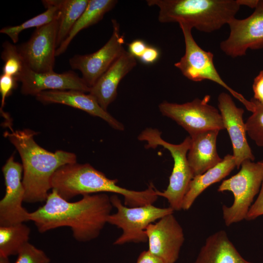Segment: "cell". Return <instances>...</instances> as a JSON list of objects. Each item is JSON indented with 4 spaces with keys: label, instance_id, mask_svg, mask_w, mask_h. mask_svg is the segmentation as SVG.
Here are the masks:
<instances>
[{
    "label": "cell",
    "instance_id": "cell-1",
    "mask_svg": "<svg viewBox=\"0 0 263 263\" xmlns=\"http://www.w3.org/2000/svg\"><path fill=\"white\" fill-rule=\"evenodd\" d=\"M113 207L110 197L105 193L84 195L80 200L72 202L52 189L45 204L29 212V221L41 233L69 227L75 240L87 242L99 236Z\"/></svg>",
    "mask_w": 263,
    "mask_h": 263
},
{
    "label": "cell",
    "instance_id": "cell-2",
    "mask_svg": "<svg viewBox=\"0 0 263 263\" xmlns=\"http://www.w3.org/2000/svg\"><path fill=\"white\" fill-rule=\"evenodd\" d=\"M37 132L30 129L5 132L3 135L14 146L22 161V183L25 189L24 202L45 201L52 189L55 172L61 167L76 163L72 152L57 150L52 152L39 146L35 141Z\"/></svg>",
    "mask_w": 263,
    "mask_h": 263
},
{
    "label": "cell",
    "instance_id": "cell-3",
    "mask_svg": "<svg viewBox=\"0 0 263 263\" xmlns=\"http://www.w3.org/2000/svg\"><path fill=\"white\" fill-rule=\"evenodd\" d=\"M159 8L158 20L188 25L210 33L235 18L240 5L237 0H147Z\"/></svg>",
    "mask_w": 263,
    "mask_h": 263
},
{
    "label": "cell",
    "instance_id": "cell-4",
    "mask_svg": "<svg viewBox=\"0 0 263 263\" xmlns=\"http://www.w3.org/2000/svg\"><path fill=\"white\" fill-rule=\"evenodd\" d=\"M117 182V179L108 178L89 164L75 163L59 168L52 177L51 187L67 201L79 195L110 192L121 195L125 203L134 201L136 191L118 186Z\"/></svg>",
    "mask_w": 263,
    "mask_h": 263
},
{
    "label": "cell",
    "instance_id": "cell-5",
    "mask_svg": "<svg viewBox=\"0 0 263 263\" xmlns=\"http://www.w3.org/2000/svg\"><path fill=\"white\" fill-rule=\"evenodd\" d=\"M161 135V132L157 129L148 128L141 132L138 139L147 143L145 145L147 149L160 146L170 152L174 164L169 183L165 190L161 191L157 189L156 194L158 197L166 198L174 211H178L182 209L184 197L194 176L187 158L191 138L188 136L180 144H173L165 141Z\"/></svg>",
    "mask_w": 263,
    "mask_h": 263
},
{
    "label": "cell",
    "instance_id": "cell-6",
    "mask_svg": "<svg viewBox=\"0 0 263 263\" xmlns=\"http://www.w3.org/2000/svg\"><path fill=\"white\" fill-rule=\"evenodd\" d=\"M241 167L237 173L224 180L217 189L219 192L231 191L234 196L231 206L222 207L223 217L226 226L246 219L263 180V168L260 162L246 160Z\"/></svg>",
    "mask_w": 263,
    "mask_h": 263
},
{
    "label": "cell",
    "instance_id": "cell-7",
    "mask_svg": "<svg viewBox=\"0 0 263 263\" xmlns=\"http://www.w3.org/2000/svg\"><path fill=\"white\" fill-rule=\"evenodd\" d=\"M111 203L116 212L111 214L107 223L122 230V234L114 242V245L129 243L148 242L146 229L148 226L164 216L173 213L169 207H158L153 204L130 207L123 204L117 194L110 197Z\"/></svg>",
    "mask_w": 263,
    "mask_h": 263
},
{
    "label": "cell",
    "instance_id": "cell-8",
    "mask_svg": "<svg viewBox=\"0 0 263 263\" xmlns=\"http://www.w3.org/2000/svg\"><path fill=\"white\" fill-rule=\"evenodd\" d=\"M179 25L184 38L185 53L179 61L174 63V66L190 80L199 82L208 80L220 85L242 102L248 111L252 112L253 102L247 100L224 81L214 66L213 53L204 50L196 43L191 33L192 28L185 24Z\"/></svg>",
    "mask_w": 263,
    "mask_h": 263
},
{
    "label": "cell",
    "instance_id": "cell-9",
    "mask_svg": "<svg viewBox=\"0 0 263 263\" xmlns=\"http://www.w3.org/2000/svg\"><path fill=\"white\" fill-rule=\"evenodd\" d=\"M210 98L206 95L203 98L183 104L165 101L158 107L163 115L175 121L191 136L209 130L225 129L219 110L208 104Z\"/></svg>",
    "mask_w": 263,
    "mask_h": 263
},
{
    "label": "cell",
    "instance_id": "cell-10",
    "mask_svg": "<svg viewBox=\"0 0 263 263\" xmlns=\"http://www.w3.org/2000/svg\"><path fill=\"white\" fill-rule=\"evenodd\" d=\"M113 33L108 41L97 51L87 55H76L69 59L71 67L81 72L82 78L91 88L113 63L126 51L124 37L119 23L112 20Z\"/></svg>",
    "mask_w": 263,
    "mask_h": 263
},
{
    "label": "cell",
    "instance_id": "cell-11",
    "mask_svg": "<svg viewBox=\"0 0 263 263\" xmlns=\"http://www.w3.org/2000/svg\"><path fill=\"white\" fill-rule=\"evenodd\" d=\"M228 25L229 35L220 44L226 56L236 58L245 55L248 49L263 48V0H259L250 16L242 19L234 18Z\"/></svg>",
    "mask_w": 263,
    "mask_h": 263
},
{
    "label": "cell",
    "instance_id": "cell-12",
    "mask_svg": "<svg viewBox=\"0 0 263 263\" xmlns=\"http://www.w3.org/2000/svg\"><path fill=\"white\" fill-rule=\"evenodd\" d=\"M5 193L0 201V226H9L29 221V212L22 206L25 189L22 183V164L12 155L2 168Z\"/></svg>",
    "mask_w": 263,
    "mask_h": 263
},
{
    "label": "cell",
    "instance_id": "cell-13",
    "mask_svg": "<svg viewBox=\"0 0 263 263\" xmlns=\"http://www.w3.org/2000/svg\"><path fill=\"white\" fill-rule=\"evenodd\" d=\"M58 29L56 20L37 28L28 41L18 46L26 65L32 71H54Z\"/></svg>",
    "mask_w": 263,
    "mask_h": 263
},
{
    "label": "cell",
    "instance_id": "cell-14",
    "mask_svg": "<svg viewBox=\"0 0 263 263\" xmlns=\"http://www.w3.org/2000/svg\"><path fill=\"white\" fill-rule=\"evenodd\" d=\"M172 214L149 225L146 229L148 250L166 263H175L185 241L183 228Z\"/></svg>",
    "mask_w": 263,
    "mask_h": 263
},
{
    "label": "cell",
    "instance_id": "cell-15",
    "mask_svg": "<svg viewBox=\"0 0 263 263\" xmlns=\"http://www.w3.org/2000/svg\"><path fill=\"white\" fill-rule=\"evenodd\" d=\"M218 101L225 129L231 141L236 167L239 169L244 161L255 160L246 139L245 124L243 118L244 110L237 107L231 95L226 93H221Z\"/></svg>",
    "mask_w": 263,
    "mask_h": 263
},
{
    "label": "cell",
    "instance_id": "cell-16",
    "mask_svg": "<svg viewBox=\"0 0 263 263\" xmlns=\"http://www.w3.org/2000/svg\"><path fill=\"white\" fill-rule=\"evenodd\" d=\"M19 82L21 83V93L26 95L36 96L45 91L77 90L89 93L91 90L82 78L72 71L39 73L26 66Z\"/></svg>",
    "mask_w": 263,
    "mask_h": 263
},
{
    "label": "cell",
    "instance_id": "cell-17",
    "mask_svg": "<svg viewBox=\"0 0 263 263\" xmlns=\"http://www.w3.org/2000/svg\"><path fill=\"white\" fill-rule=\"evenodd\" d=\"M85 93L77 90L45 91L38 94L36 98L44 104H61L80 109L102 118L115 130L124 131L122 123L102 109L93 95Z\"/></svg>",
    "mask_w": 263,
    "mask_h": 263
},
{
    "label": "cell",
    "instance_id": "cell-18",
    "mask_svg": "<svg viewBox=\"0 0 263 263\" xmlns=\"http://www.w3.org/2000/svg\"><path fill=\"white\" fill-rule=\"evenodd\" d=\"M136 64L135 57L125 51L91 88L89 93L95 98L102 109L107 111L109 105L117 96L121 80Z\"/></svg>",
    "mask_w": 263,
    "mask_h": 263
},
{
    "label": "cell",
    "instance_id": "cell-19",
    "mask_svg": "<svg viewBox=\"0 0 263 263\" xmlns=\"http://www.w3.org/2000/svg\"><path fill=\"white\" fill-rule=\"evenodd\" d=\"M219 131L209 130L190 136L191 143L187 158L194 176L203 174L222 161L216 149Z\"/></svg>",
    "mask_w": 263,
    "mask_h": 263
},
{
    "label": "cell",
    "instance_id": "cell-20",
    "mask_svg": "<svg viewBox=\"0 0 263 263\" xmlns=\"http://www.w3.org/2000/svg\"><path fill=\"white\" fill-rule=\"evenodd\" d=\"M191 263H254L240 254L229 239L226 232L220 230L208 236L196 259Z\"/></svg>",
    "mask_w": 263,
    "mask_h": 263
},
{
    "label": "cell",
    "instance_id": "cell-21",
    "mask_svg": "<svg viewBox=\"0 0 263 263\" xmlns=\"http://www.w3.org/2000/svg\"><path fill=\"white\" fill-rule=\"evenodd\" d=\"M235 167V160L233 155L227 154L215 166L203 174L194 176L184 197L182 209L188 210L196 198L206 188L226 177Z\"/></svg>",
    "mask_w": 263,
    "mask_h": 263
},
{
    "label": "cell",
    "instance_id": "cell-22",
    "mask_svg": "<svg viewBox=\"0 0 263 263\" xmlns=\"http://www.w3.org/2000/svg\"><path fill=\"white\" fill-rule=\"evenodd\" d=\"M117 3L115 0H89L84 12L76 22L66 39L57 47L56 56H58L67 49L75 37L82 30L92 26L112 10Z\"/></svg>",
    "mask_w": 263,
    "mask_h": 263
},
{
    "label": "cell",
    "instance_id": "cell-23",
    "mask_svg": "<svg viewBox=\"0 0 263 263\" xmlns=\"http://www.w3.org/2000/svg\"><path fill=\"white\" fill-rule=\"evenodd\" d=\"M89 0H52L59 9L58 47L66 39L71 29L86 9Z\"/></svg>",
    "mask_w": 263,
    "mask_h": 263
},
{
    "label": "cell",
    "instance_id": "cell-24",
    "mask_svg": "<svg viewBox=\"0 0 263 263\" xmlns=\"http://www.w3.org/2000/svg\"><path fill=\"white\" fill-rule=\"evenodd\" d=\"M30 228L24 223L0 226V255H18L29 242Z\"/></svg>",
    "mask_w": 263,
    "mask_h": 263
},
{
    "label": "cell",
    "instance_id": "cell-25",
    "mask_svg": "<svg viewBox=\"0 0 263 263\" xmlns=\"http://www.w3.org/2000/svg\"><path fill=\"white\" fill-rule=\"evenodd\" d=\"M41 2L46 9L45 11L21 24L2 28L0 29V33L7 35L14 43H16L19 40V35L22 31L33 27L38 28L58 20L59 10L52 2V0H43Z\"/></svg>",
    "mask_w": 263,
    "mask_h": 263
},
{
    "label": "cell",
    "instance_id": "cell-26",
    "mask_svg": "<svg viewBox=\"0 0 263 263\" xmlns=\"http://www.w3.org/2000/svg\"><path fill=\"white\" fill-rule=\"evenodd\" d=\"M1 58L4 62L2 68V74L13 76L17 78L22 75L27 65L20 54L18 46L8 40L2 45Z\"/></svg>",
    "mask_w": 263,
    "mask_h": 263
},
{
    "label": "cell",
    "instance_id": "cell-27",
    "mask_svg": "<svg viewBox=\"0 0 263 263\" xmlns=\"http://www.w3.org/2000/svg\"><path fill=\"white\" fill-rule=\"evenodd\" d=\"M252 114L247 118L245 124L246 133L259 147H263V105L254 99Z\"/></svg>",
    "mask_w": 263,
    "mask_h": 263
},
{
    "label": "cell",
    "instance_id": "cell-28",
    "mask_svg": "<svg viewBox=\"0 0 263 263\" xmlns=\"http://www.w3.org/2000/svg\"><path fill=\"white\" fill-rule=\"evenodd\" d=\"M15 263H50V260L42 250L30 243H27L17 255Z\"/></svg>",
    "mask_w": 263,
    "mask_h": 263
},
{
    "label": "cell",
    "instance_id": "cell-29",
    "mask_svg": "<svg viewBox=\"0 0 263 263\" xmlns=\"http://www.w3.org/2000/svg\"><path fill=\"white\" fill-rule=\"evenodd\" d=\"M18 82L17 78L13 76L4 74L0 75V93L1 96L0 110L5 105L6 98L17 87Z\"/></svg>",
    "mask_w": 263,
    "mask_h": 263
},
{
    "label": "cell",
    "instance_id": "cell-30",
    "mask_svg": "<svg viewBox=\"0 0 263 263\" xmlns=\"http://www.w3.org/2000/svg\"><path fill=\"white\" fill-rule=\"evenodd\" d=\"M263 215V180L257 198L251 205L245 220L251 221Z\"/></svg>",
    "mask_w": 263,
    "mask_h": 263
},
{
    "label": "cell",
    "instance_id": "cell-31",
    "mask_svg": "<svg viewBox=\"0 0 263 263\" xmlns=\"http://www.w3.org/2000/svg\"><path fill=\"white\" fill-rule=\"evenodd\" d=\"M252 89L254 92L253 98L263 105V71H261L255 77Z\"/></svg>",
    "mask_w": 263,
    "mask_h": 263
},
{
    "label": "cell",
    "instance_id": "cell-32",
    "mask_svg": "<svg viewBox=\"0 0 263 263\" xmlns=\"http://www.w3.org/2000/svg\"><path fill=\"white\" fill-rule=\"evenodd\" d=\"M159 56L160 52L157 48L148 46L140 59L145 64H150L156 61Z\"/></svg>",
    "mask_w": 263,
    "mask_h": 263
},
{
    "label": "cell",
    "instance_id": "cell-33",
    "mask_svg": "<svg viewBox=\"0 0 263 263\" xmlns=\"http://www.w3.org/2000/svg\"><path fill=\"white\" fill-rule=\"evenodd\" d=\"M148 46L145 42L140 39H136L128 45L129 52L135 58H140Z\"/></svg>",
    "mask_w": 263,
    "mask_h": 263
},
{
    "label": "cell",
    "instance_id": "cell-34",
    "mask_svg": "<svg viewBox=\"0 0 263 263\" xmlns=\"http://www.w3.org/2000/svg\"><path fill=\"white\" fill-rule=\"evenodd\" d=\"M136 263H166L161 258L151 253L148 250L142 251Z\"/></svg>",
    "mask_w": 263,
    "mask_h": 263
},
{
    "label": "cell",
    "instance_id": "cell-35",
    "mask_svg": "<svg viewBox=\"0 0 263 263\" xmlns=\"http://www.w3.org/2000/svg\"><path fill=\"white\" fill-rule=\"evenodd\" d=\"M260 0H237L239 4L241 6H246L251 8L255 9L257 6Z\"/></svg>",
    "mask_w": 263,
    "mask_h": 263
},
{
    "label": "cell",
    "instance_id": "cell-36",
    "mask_svg": "<svg viewBox=\"0 0 263 263\" xmlns=\"http://www.w3.org/2000/svg\"><path fill=\"white\" fill-rule=\"evenodd\" d=\"M0 263H10L8 257L0 255Z\"/></svg>",
    "mask_w": 263,
    "mask_h": 263
},
{
    "label": "cell",
    "instance_id": "cell-37",
    "mask_svg": "<svg viewBox=\"0 0 263 263\" xmlns=\"http://www.w3.org/2000/svg\"><path fill=\"white\" fill-rule=\"evenodd\" d=\"M261 164L262 165L263 168V162H260Z\"/></svg>",
    "mask_w": 263,
    "mask_h": 263
}]
</instances>
